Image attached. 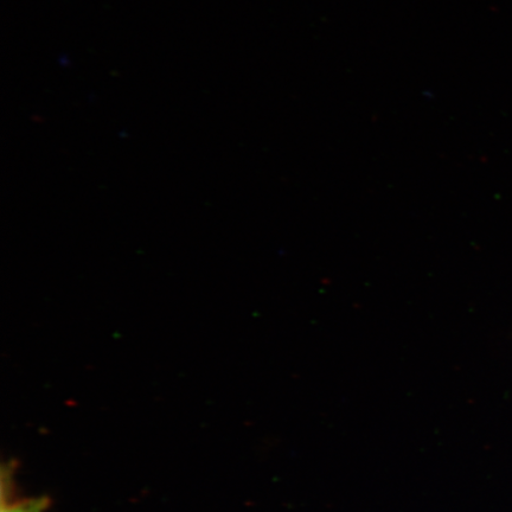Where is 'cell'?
I'll use <instances>...</instances> for the list:
<instances>
[{"mask_svg": "<svg viewBox=\"0 0 512 512\" xmlns=\"http://www.w3.org/2000/svg\"><path fill=\"white\" fill-rule=\"evenodd\" d=\"M51 505L47 496L19 499V501H2L0 512H46Z\"/></svg>", "mask_w": 512, "mask_h": 512, "instance_id": "6da1fadb", "label": "cell"}]
</instances>
